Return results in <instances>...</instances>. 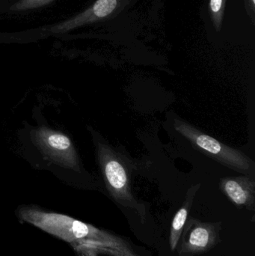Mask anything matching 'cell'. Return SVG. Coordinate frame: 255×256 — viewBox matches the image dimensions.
I'll return each instance as SVG.
<instances>
[{
	"mask_svg": "<svg viewBox=\"0 0 255 256\" xmlns=\"http://www.w3.org/2000/svg\"><path fill=\"white\" fill-rule=\"evenodd\" d=\"M19 216L24 222L73 245L83 243L87 239L99 238L100 236L94 227L67 215L25 209L19 213Z\"/></svg>",
	"mask_w": 255,
	"mask_h": 256,
	"instance_id": "cell-1",
	"label": "cell"
},
{
	"mask_svg": "<svg viewBox=\"0 0 255 256\" xmlns=\"http://www.w3.org/2000/svg\"><path fill=\"white\" fill-rule=\"evenodd\" d=\"M175 126V129L181 135L216 160L238 171H250L251 160L239 150L226 146L184 122L176 120Z\"/></svg>",
	"mask_w": 255,
	"mask_h": 256,
	"instance_id": "cell-2",
	"label": "cell"
},
{
	"mask_svg": "<svg viewBox=\"0 0 255 256\" xmlns=\"http://www.w3.org/2000/svg\"><path fill=\"white\" fill-rule=\"evenodd\" d=\"M105 178L116 198L129 200L131 197L127 170L116 155L110 154L106 156L103 164Z\"/></svg>",
	"mask_w": 255,
	"mask_h": 256,
	"instance_id": "cell-3",
	"label": "cell"
},
{
	"mask_svg": "<svg viewBox=\"0 0 255 256\" xmlns=\"http://www.w3.org/2000/svg\"><path fill=\"white\" fill-rule=\"evenodd\" d=\"M222 188L238 206H250L253 202L254 183L246 178H228L222 180Z\"/></svg>",
	"mask_w": 255,
	"mask_h": 256,
	"instance_id": "cell-4",
	"label": "cell"
},
{
	"mask_svg": "<svg viewBox=\"0 0 255 256\" xmlns=\"http://www.w3.org/2000/svg\"><path fill=\"white\" fill-rule=\"evenodd\" d=\"M212 240L211 232L205 227H197L192 232L189 238L190 248L193 250H202L208 248Z\"/></svg>",
	"mask_w": 255,
	"mask_h": 256,
	"instance_id": "cell-5",
	"label": "cell"
},
{
	"mask_svg": "<svg viewBox=\"0 0 255 256\" xmlns=\"http://www.w3.org/2000/svg\"><path fill=\"white\" fill-rule=\"evenodd\" d=\"M187 214H188L187 209L185 207H183L178 210L174 218L170 237L171 248L172 250H175L178 244L183 227L187 220Z\"/></svg>",
	"mask_w": 255,
	"mask_h": 256,
	"instance_id": "cell-6",
	"label": "cell"
},
{
	"mask_svg": "<svg viewBox=\"0 0 255 256\" xmlns=\"http://www.w3.org/2000/svg\"><path fill=\"white\" fill-rule=\"evenodd\" d=\"M116 6L117 0H97L91 10L97 18H105L113 12Z\"/></svg>",
	"mask_w": 255,
	"mask_h": 256,
	"instance_id": "cell-7",
	"label": "cell"
},
{
	"mask_svg": "<svg viewBox=\"0 0 255 256\" xmlns=\"http://www.w3.org/2000/svg\"><path fill=\"white\" fill-rule=\"evenodd\" d=\"M53 0H20L13 4L10 10H26L28 9L36 8L41 7L45 4H49Z\"/></svg>",
	"mask_w": 255,
	"mask_h": 256,
	"instance_id": "cell-8",
	"label": "cell"
},
{
	"mask_svg": "<svg viewBox=\"0 0 255 256\" xmlns=\"http://www.w3.org/2000/svg\"><path fill=\"white\" fill-rule=\"evenodd\" d=\"M48 144L52 148L58 150H65L70 146V142L67 137L61 134H52L48 138Z\"/></svg>",
	"mask_w": 255,
	"mask_h": 256,
	"instance_id": "cell-9",
	"label": "cell"
},
{
	"mask_svg": "<svg viewBox=\"0 0 255 256\" xmlns=\"http://www.w3.org/2000/svg\"><path fill=\"white\" fill-rule=\"evenodd\" d=\"M224 0H211V8L214 16H221L222 12L224 7Z\"/></svg>",
	"mask_w": 255,
	"mask_h": 256,
	"instance_id": "cell-10",
	"label": "cell"
},
{
	"mask_svg": "<svg viewBox=\"0 0 255 256\" xmlns=\"http://www.w3.org/2000/svg\"><path fill=\"white\" fill-rule=\"evenodd\" d=\"M80 251H82V252H81L80 255L79 256H95L91 251L85 250H81Z\"/></svg>",
	"mask_w": 255,
	"mask_h": 256,
	"instance_id": "cell-11",
	"label": "cell"
},
{
	"mask_svg": "<svg viewBox=\"0 0 255 256\" xmlns=\"http://www.w3.org/2000/svg\"><path fill=\"white\" fill-rule=\"evenodd\" d=\"M252 1H253V3H254V4H255V0H252Z\"/></svg>",
	"mask_w": 255,
	"mask_h": 256,
	"instance_id": "cell-12",
	"label": "cell"
}]
</instances>
